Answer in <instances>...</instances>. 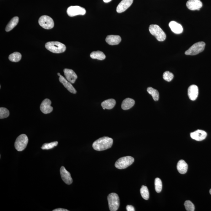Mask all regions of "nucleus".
I'll list each match as a JSON object with an SVG mask.
<instances>
[{
    "mask_svg": "<svg viewBox=\"0 0 211 211\" xmlns=\"http://www.w3.org/2000/svg\"><path fill=\"white\" fill-rule=\"evenodd\" d=\"M169 26L171 31L176 34H180L183 32V28L180 24L175 21L170 22L169 24Z\"/></svg>",
    "mask_w": 211,
    "mask_h": 211,
    "instance_id": "6ab92c4d",
    "label": "nucleus"
},
{
    "mask_svg": "<svg viewBox=\"0 0 211 211\" xmlns=\"http://www.w3.org/2000/svg\"><path fill=\"white\" fill-rule=\"evenodd\" d=\"M103 1L105 3H108L110 2L112 0H103Z\"/></svg>",
    "mask_w": 211,
    "mask_h": 211,
    "instance_id": "f704fd0d",
    "label": "nucleus"
},
{
    "mask_svg": "<svg viewBox=\"0 0 211 211\" xmlns=\"http://www.w3.org/2000/svg\"><path fill=\"white\" fill-rule=\"evenodd\" d=\"M133 0H122L116 8V12L121 13L125 12L132 5Z\"/></svg>",
    "mask_w": 211,
    "mask_h": 211,
    "instance_id": "ddd939ff",
    "label": "nucleus"
},
{
    "mask_svg": "<svg viewBox=\"0 0 211 211\" xmlns=\"http://www.w3.org/2000/svg\"><path fill=\"white\" fill-rule=\"evenodd\" d=\"M60 172L62 180L65 183L68 185H70L73 183V180L71 175L70 172L65 169L64 167L62 166L61 168Z\"/></svg>",
    "mask_w": 211,
    "mask_h": 211,
    "instance_id": "9d476101",
    "label": "nucleus"
},
{
    "mask_svg": "<svg viewBox=\"0 0 211 211\" xmlns=\"http://www.w3.org/2000/svg\"><path fill=\"white\" fill-rule=\"evenodd\" d=\"M177 168L180 174H185L187 171L188 165L183 160H180L177 163Z\"/></svg>",
    "mask_w": 211,
    "mask_h": 211,
    "instance_id": "aec40b11",
    "label": "nucleus"
},
{
    "mask_svg": "<svg viewBox=\"0 0 211 211\" xmlns=\"http://www.w3.org/2000/svg\"><path fill=\"white\" fill-rule=\"evenodd\" d=\"M113 143L112 138L104 137L95 141L93 143L94 149L97 151H102L111 148Z\"/></svg>",
    "mask_w": 211,
    "mask_h": 211,
    "instance_id": "f257e3e1",
    "label": "nucleus"
},
{
    "mask_svg": "<svg viewBox=\"0 0 211 211\" xmlns=\"http://www.w3.org/2000/svg\"><path fill=\"white\" fill-rule=\"evenodd\" d=\"M140 192L141 195V196L143 199L146 200L149 199V192L148 188L146 186H144V185L142 186Z\"/></svg>",
    "mask_w": 211,
    "mask_h": 211,
    "instance_id": "bb28decb",
    "label": "nucleus"
},
{
    "mask_svg": "<svg viewBox=\"0 0 211 211\" xmlns=\"http://www.w3.org/2000/svg\"><path fill=\"white\" fill-rule=\"evenodd\" d=\"M116 104V100L113 99H108L102 102L101 106L105 109L111 110L114 108Z\"/></svg>",
    "mask_w": 211,
    "mask_h": 211,
    "instance_id": "4be33fe9",
    "label": "nucleus"
},
{
    "mask_svg": "<svg viewBox=\"0 0 211 211\" xmlns=\"http://www.w3.org/2000/svg\"><path fill=\"white\" fill-rule=\"evenodd\" d=\"M9 110L6 108L1 107L0 108V119H3L6 118L9 116Z\"/></svg>",
    "mask_w": 211,
    "mask_h": 211,
    "instance_id": "c756f323",
    "label": "nucleus"
},
{
    "mask_svg": "<svg viewBox=\"0 0 211 211\" xmlns=\"http://www.w3.org/2000/svg\"><path fill=\"white\" fill-rule=\"evenodd\" d=\"M51 101L49 99H46L41 103L40 109L41 112L44 114H48L52 111L53 108L51 106Z\"/></svg>",
    "mask_w": 211,
    "mask_h": 211,
    "instance_id": "9b49d317",
    "label": "nucleus"
},
{
    "mask_svg": "<svg viewBox=\"0 0 211 211\" xmlns=\"http://www.w3.org/2000/svg\"><path fill=\"white\" fill-rule=\"evenodd\" d=\"M206 44L203 41L195 43L185 52L187 55H196L203 51L205 48Z\"/></svg>",
    "mask_w": 211,
    "mask_h": 211,
    "instance_id": "20e7f679",
    "label": "nucleus"
},
{
    "mask_svg": "<svg viewBox=\"0 0 211 211\" xmlns=\"http://www.w3.org/2000/svg\"><path fill=\"white\" fill-rule=\"evenodd\" d=\"M90 57L92 59H97L100 60H103L106 58L105 54L100 51L92 52L90 54Z\"/></svg>",
    "mask_w": 211,
    "mask_h": 211,
    "instance_id": "b1692460",
    "label": "nucleus"
},
{
    "mask_svg": "<svg viewBox=\"0 0 211 211\" xmlns=\"http://www.w3.org/2000/svg\"><path fill=\"white\" fill-rule=\"evenodd\" d=\"M38 23L41 27L46 30L53 28L54 22L51 18L47 15H43L40 18Z\"/></svg>",
    "mask_w": 211,
    "mask_h": 211,
    "instance_id": "6e6552de",
    "label": "nucleus"
},
{
    "mask_svg": "<svg viewBox=\"0 0 211 211\" xmlns=\"http://www.w3.org/2000/svg\"><path fill=\"white\" fill-rule=\"evenodd\" d=\"M21 58V54L19 52H14L11 54L9 57V60L12 62H19L20 61Z\"/></svg>",
    "mask_w": 211,
    "mask_h": 211,
    "instance_id": "a878e982",
    "label": "nucleus"
},
{
    "mask_svg": "<svg viewBox=\"0 0 211 211\" xmlns=\"http://www.w3.org/2000/svg\"><path fill=\"white\" fill-rule=\"evenodd\" d=\"M60 75L61 74H60V73H57V75H58V76H60Z\"/></svg>",
    "mask_w": 211,
    "mask_h": 211,
    "instance_id": "c9c22d12",
    "label": "nucleus"
},
{
    "mask_svg": "<svg viewBox=\"0 0 211 211\" xmlns=\"http://www.w3.org/2000/svg\"><path fill=\"white\" fill-rule=\"evenodd\" d=\"M163 78L168 82L171 81L174 78L173 73L169 71H165L163 74Z\"/></svg>",
    "mask_w": 211,
    "mask_h": 211,
    "instance_id": "7c9ffc66",
    "label": "nucleus"
},
{
    "mask_svg": "<svg viewBox=\"0 0 211 211\" xmlns=\"http://www.w3.org/2000/svg\"><path fill=\"white\" fill-rule=\"evenodd\" d=\"M207 135V133L202 130H196L190 134L192 138L198 141H201L205 139Z\"/></svg>",
    "mask_w": 211,
    "mask_h": 211,
    "instance_id": "4468645a",
    "label": "nucleus"
},
{
    "mask_svg": "<svg viewBox=\"0 0 211 211\" xmlns=\"http://www.w3.org/2000/svg\"><path fill=\"white\" fill-rule=\"evenodd\" d=\"M86 13L84 8L79 6H71L67 9V14L70 17L76 16L77 15H85Z\"/></svg>",
    "mask_w": 211,
    "mask_h": 211,
    "instance_id": "1a4fd4ad",
    "label": "nucleus"
},
{
    "mask_svg": "<svg viewBox=\"0 0 211 211\" xmlns=\"http://www.w3.org/2000/svg\"><path fill=\"white\" fill-rule=\"evenodd\" d=\"M199 94V89L197 86L192 85L188 88V94L190 100H195L197 98Z\"/></svg>",
    "mask_w": 211,
    "mask_h": 211,
    "instance_id": "f3484780",
    "label": "nucleus"
},
{
    "mask_svg": "<svg viewBox=\"0 0 211 211\" xmlns=\"http://www.w3.org/2000/svg\"><path fill=\"white\" fill-rule=\"evenodd\" d=\"M19 21V18L18 17H14L10 21V22H9V23L8 24L7 26H6L5 29L6 31L9 32L11 31L12 29H13L17 25Z\"/></svg>",
    "mask_w": 211,
    "mask_h": 211,
    "instance_id": "5701e85b",
    "label": "nucleus"
},
{
    "mask_svg": "<svg viewBox=\"0 0 211 211\" xmlns=\"http://www.w3.org/2000/svg\"><path fill=\"white\" fill-rule=\"evenodd\" d=\"M147 91L148 93L152 96L154 101H157L159 99V93L157 90L149 87L147 89Z\"/></svg>",
    "mask_w": 211,
    "mask_h": 211,
    "instance_id": "393cba45",
    "label": "nucleus"
},
{
    "mask_svg": "<svg viewBox=\"0 0 211 211\" xmlns=\"http://www.w3.org/2000/svg\"><path fill=\"white\" fill-rule=\"evenodd\" d=\"M121 38L119 35H110L107 36L106 41L110 45H116L119 44L121 41Z\"/></svg>",
    "mask_w": 211,
    "mask_h": 211,
    "instance_id": "a211bd4d",
    "label": "nucleus"
},
{
    "mask_svg": "<svg viewBox=\"0 0 211 211\" xmlns=\"http://www.w3.org/2000/svg\"><path fill=\"white\" fill-rule=\"evenodd\" d=\"M134 161V158L130 156H124L119 158L115 164V167L119 169H125L132 165Z\"/></svg>",
    "mask_w": 211,
    "mask_h": 211,
    "instance_id": "39448f33",
    "label": "nucleus"
},
{
    "mask_svg": "<svg viewBox=\"0 0 211 211\" xmlns=\"http://www.w3.org/2000/svg\"><path fill=\"white\" fill-rule=\"evenodd\" d=\"M46 49L54 53H61L64 52L66 47L64 44L58 41H50L46 44Z\"/></svg>",
    "mask_w": 211,
    "mask_h": 211,
    "instance_id": "f03ea898",
    "label": "nucleus"
},
{
    "mask_svg": "<svg viewBox=\"0 0 211 211\" xmlns=\"http://www.w3.org/2000/svg\"><path fill=\"white\" fill-rule=\"evenodd\" d=\"M66 79L72 84H74L78 76L73 70L65 68L63 70Z\"/></svg>",
    "mask_w": 211,
    "mask_h": 211,
    "instance_id": "2eb2a0df",
    "label": "nucleus"
},
{
    "mask_svg": "<svg viewBox=\"0 0 211 211\" xmlns=\"http://www.w3.org/2000/svg\"><path fill=\"white\" fill-rule=\"evenodd\" d=\"M53 211H68V210H67V209L59 208L54 209V210H53Z\"/></svg>",
    "mask_w": 211,
    "mask_h": 211,
    "instance_id": "72a5a7b5",
    "label": "nucleus"
},
{
    "mask_svg": "<svg viewBox=\"0 0 211 211\" xmlns=\"http://www.w3.org/2000/svg\"><path fill=\"white\" fill-rule=\"evenodd\" d=\"M210 194L211 195V189L210 190Z\"/></svg>",
    "mask_w": 211,
    "mask_h": 211,
    "instance_id": "e433bc0d",
    "label": "nucleus"
},
{
    "mask_svg": "<svg viewBox=\"0 0 211 211\" xmlns=\"http://www.w3.org/2000/svg\"><path fill=\"white\" fill-rule=\"evenodd\" d=\"M28 142V137L25 134H22L17 137L15 143L16 149L19 151H21L25 149Z\"/></svg>",
    "mask_w": 211,
    "mask_h": 211,
    "instance_id": "0eeeda50",
    "label": "nucleus"
},
{
    "mask_svg": "<svg viewBox=\"0 0 211 211\" xmlns=\"http://www.w3.org/2000/svg\"><path fill=\"white\" fill-rule=\"evenodd\" d=\"M186 5L190 10H199L203 6V3L200 0H189L187 2Z\"/></svg>",
    "mask_w": 211,
    "mask_h": 211,
    "instance_id": "f8f14e48",
    "label": "nucleus"
},
{
    "mask_svg": "<svg viewBox=\"0 0 211 211\" xmlns=\"http://www.w3.org/2000/svg\"><path fill=\"white\" fill-rule=\"evenodd\" d=\"M126 210L127 211H135V208H134L133 206L132 205H128L126 207Z\"/></svg>",
    "mask_w": 211,
    "mask_h": 211,
    "instance_id": "473e14b6",
    "label": "nucleus"
},
{
    "mask_svg": "<svg viewBox=\"0 0 211 211\" xmlns=\"http://www.w3.org/2000/svg\"><path fill=\"white\" fill-rule=\"evenodd\" d=\"M155 188L157 193L161 192L162 188V183L161 181L159 178H156L154 181Z\"/></svg>",
    "mask_w": 211,
    "mask_h": 211,
    "instance_id": "cd10ccee",
    "label": "nucleus"
},
{
    "mask_svg": "<svg viewBox=\"0 0 211 211\" xmlns=\"http://www.w3.org/2000/svg\"><path fill=\"white\" fill-rule=\"evenodd\" d=\"M57 144H58V142L57 141L51 142L49 143H45L41 147V149L43 150L51 149L57 146Z\"/></svg>",
    "mask_w": 211,
    "mask_h": 211,
    "instance_id": "c85d7f7f",
    "label": "nucleus"
},
{
    "mask_svg": "<svg viewBox=\"0 0 211 211\" xmlns=\"http://www.w3.org/2000/svg\"><path fill=\"white\" fill-rule=\"evenodd\" d=\"M184 205L187 211H194L195 210L194 204L190 201L187 200L185 201Z\"/></svg>",
    "mask_w": 211,
    "mask_h": 211,
    "instance_id": "2f4dec72",
    "label": "nucleus"
},
{
    "mask_svg": "<svg viewBox=\"0 0 211 211\" xmlns=\"http://www.w3.org/2000/svg\"><path fill=\"white\" fill-rule=\"evenodd\" d=\"M135 104V101L133 99L127 98L123 100L121 107L123 110H128L132 108Z\"/></svg>",
    "mask_w": 211,
    "mask_h": 211,
    "instance_id": "412c9836",
    "label": "nucleus"
},
{
    "mask_svg": "<svg viewBox=\"0 0 211 211\" xmlns=\"http://www.w3.org/2000/svg\"><path fill=\"white\" fill-rule=\"evenodd\" d=\"M149 31L152 35L155 37L156 39L160 41H165L166 35L160 27L157 25L152 24L149 27Z\"/></svg>",
    "mask_w": 211,
    "mask_h": 211,
    "instance_id": "7ed1b4c3",
    "label": "nucleus"
},
{
    "mask_svg": "<svg viewBox=\"0 0 211 211\" xmlns=\"http://www.w3.org/2000/svg\"><path fill=\"white\" fill-rule=\"evenodd\" d=\"M59 77V81L64 86L65 88H66L70 92L73 94H76L77 91L75 88L73 87V85H72L71 83L68 81V80L65 78L63 76L60 75Z\"/></svg>",
    "mask_w": 211,
    "mask_h": 211,
    "instance_id": "dca6fc26",
    "label": "nucleus"
},
{
    "mask_svg": "<svg viewBox=\"0 0 211 211\" xmlns=\"http://www.w3.org/2000/svg\"><path fill=\"white\" fill-rule=\"evenodd\" d=\"M108 201L110 210L117 211L120 206V199L118 195L115 193H110L108 196Z\"/></svg>",
    "mask_w": 211,
    "mask_h": 211,
    "instance_id": "423d86ee",
    "label": "nucleus"
}]
</instances>
